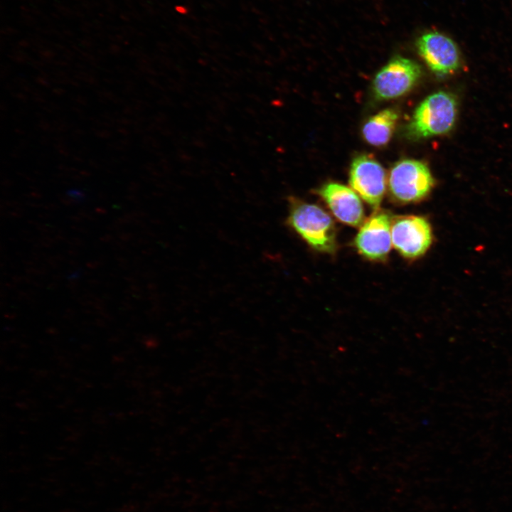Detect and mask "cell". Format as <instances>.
Returning <instances> with one entry per match:
<instances>
[{
    "label": "cell",
    "mask_w": 512,
    "mask_h": 512,
    "mask_svg": "<svg viewBox=\"0 0 512 512\" xmlns=\"http://www.w3.org/2000/svg\"><path fill=\"white\" fill-rule=\"evenodd\" d=\"M289 226L313 249L334 253L337 247L336 231L331 217L321 207L289 196Z\"/></svg>",
    "instance_id": "cell-1"
},
{
    "label": "cell",
    "mask_w": 512,
    "mask_h": 512,
    "mask_svg": "<svg viewBox=\"0 0 512 512\" xmlns=\"http://www.w3.org/2000/svg\"><path fill=\"white\" fill-rule=\"evenodd\" d=\"M457 115L454 97L447 92H437L417 106L407 126V135L420 139L445 134L454 127Z\"/></svg>",
    "instance_id": "cell-2"
},
{
    "label": "cell",
    "mask_w": 512,
    "mask_h": 512,
    "mask_svg": "<svg viewBox=\"0 0 512 512\" xmlns=\"http://www.w3.org/2000/svg\"><path fill=\"white\" fill-rule=\"evenodd\" d=\"M388 183L394 200L410 203L425 199L431 192L434 181L425 164L419 160L405 159L392 166Z\"/></svg>",
    "instance_id": "cell-3"
},
{
    "label": "cell",
    "mask_w": 512,
    "mask_h": 512,
    "mask_svg": "<svg viewBox=\"0 0 512 512\" xmlns=\"http://www.w3.org/2000/svg\"><path fill=\"white\" fill-rule=\"evenodd\" d=\"M421 74L417 63L396 56L383 67L373 79L372 90L374 97L378 100L399 97L412 89Z\"/></svg>",
    "instance_id": "cell-4"
},
{
    "label": "cell",
    "mask_w": 512,
    "mask_h": 512,
    "mask_svg": "<svg viewBox=\"0 0 512 512\" xmlns=\"http://www.w3.org/2000/svg\"><path fill=\"white\" fill-rule=\"evenodd\" d=\"M391 238L394 247L408 259L423 255L433 240L430 223L419 215H402L392 220Z\"/></svg>",
    "instance_id": "cell-5"
},
{
    "label": "cell",
    "mask_w": 512,
    "mask_h": 512,
    "mask_svg": "<svg viewBox=\"0 0 512 512\" xmlns=\"http://www.w3.org/2000/svg\"><path fill=\"white\" fill-rule=\"evenodd\" d=\"M352 189L373 208H378L386 189V175L380 164L370 154L357 156L349 170Z\"/></svg>",
    "instance_id": "cell-6"
},
{
    "label": "cell",
    "mask_w": 512,
    "mask_h": 512,
    "mask_svg": "<svg viewBox=\"0 0 512 512\" xmlns=\"http://www.w3.org/2000/svg\"><path fill=\"white\" fill-rule=\"evenodd\" d=\"M418 54L437 75L444 77L460 65V53L449 36L435 31H427L416 41Z\"/></svg>",
    "instance_id": "cell-7"
},
{
    "label": "cell",
    "mask_w": 512,
    "mask_h": 512,
    "mask_svg": "<svg viewBox=\"0 0 512 512\" xmlns=\"http://www.w3.org/2000/svg\"><path fill=\"white\" fill-rule=\"evenodd\" d=\"M391 219L384 210H376L366 220L354 239L358 252L373 261L386 259L392 243Z\"/></svg>",
    "instance_id": "cell-8"
},
{
    "label": "cell",
    "mask_w": 512,
    "mask_h": 512,
    "mask_svg": "<svg viewBox=\"0 0 512 512\" xmlns=\"http://www.w3.org/2000/svg\"><path fill=\"white\" fill-rule=\"evenodd\" d=\"M318 194L338 220L354 227L363 224V205L353 189L336 182H329L320 187Z\"/></svg>",
    "instance_id": "cell-9"
},
{
    "label": "cell",
    "mask_w": 512,
    "mask_h": 512,
    "mask_svg": "<svg viewBox=\"0 0 512 512\" xmlns=\"http://www.w3.org/2000/svg\"><path fill=\"white\" fill-rule=\"evenodd\" d=\"M398 117V111L393 108L383 110L370 117L362 128L366 142L375 146L386 145L392 137Z\"/></svg>",
    "instance_id": "cell-10"
}]
</instances>
